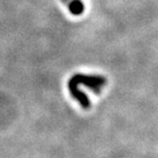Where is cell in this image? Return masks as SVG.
<instances>
[{
    "instance_id": "obj_1",
    "label": "cell",
    "mask_w": 158,
    "mask_h": 158,
    "mask_svg": "<svg viewBox=\"0 0 158 158\" xmlns=\"http://www.w3.org/2000/svg\"><path fill=\"white\" fill-rule=\"evenodd\" d=\"M70 82L74 84H83L94 90V93L100 94L102 86L106 84V78L103 76H88V75L76 74L70 79Z\"/></svg>"
},
{
    "instance_id": "obj_2",
    "label": "cell",
    "mask_w": 158,
    "mask_h": 158,
    "mask_svg": "<svg viewBox=\"0 0 158 158\" xmlns=\"http://www.w3.org/2000/svg\"><path fill=\"white\" fill-rule=\"evenodd\" d=\"M68 86H69V90H70L72 97H73L74 99H76L84 109H88V108H89V107H90L89 100H88V98H87L86 94H83L80 89H79L78 85L72 83V82L69 81Z\"/></svg>"
},
{
    "instance_id": "obj_3",
    "label": "cell",
    "mask_w": 158,
    "mask_h": 158,
    "mask_svg": "<svg viewBox=\"0 0 158 158\" xmlns=\"http://www.w3.org/2000/svg\"><path fill=\"white\" fill-rule=\"evenodd\" d=\"M69 11L74 15H80L84 11V4L81 0H72L68 3Z\"/></svg>"
},
{
    "instance_id": "obj_4",
    "label": "cell",
    "mask_w": 158,
    "mask_h": 158,
    "mask_svg": "<svg viewBox=\"0 0 158 158\" xmlns=\"http://www.w3.org/2000/svg\"><path fill=\"white\" fill-rule=\"evenodd\" d=\"M72 0H62V2L63 3H69V2H71Z\"/></svg>"
}]
</instances>
